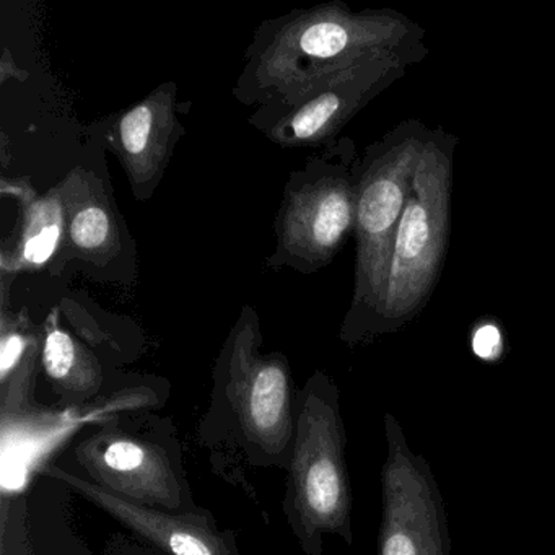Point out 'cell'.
I'll list each match as a JSON object with an SVG mask.
<instances>
[{
  "label": "cell",
  "instance_id": "1",
  "mask_svg": "<svg viewBox=\"0 0 555 555\" xmlns=\"http://www.w3.org/2000/svg\"><path fill=\"white\" fill-rule=\"evenodd\" d=\"M425 37L424 27L395 9L353 12L343 0L294 9L256 28L232 95L255 109L274 105L375 53L415 66L430 53Z\"/></svg>",
  "mask_w": 555,
  "mask_h": 555
},
{
  "label": "cell",
  "instance_id": "2",
  "mask_svg": "<svg viewBox=\"0 0 555 555\" xmlns=\"http://www.w3.org/2000/svg\"><path fill=\"white\" fill-rule=\"evenodd\" d=\"M262 343L261 318L245 305L214 363L197 438L214 457L232 453L248 466L287 470L297 395L287 356L266 353Z\"/></svg>",
  "mask_w": 555,
  "mask_h": 555
},
{
  "label": "cell",
  "instance_id": "3",
  "mask_svg": "<svg viewBox=\"0 0 555 555\" xmlns=\"http://www.w3.org/2000/svg\"><path fill=\"white\" fill-rule=\"evenodd\" d=\"M430 134L421 119H404L363 151L352 300L339 330L340 343L347 347L370 344L385 298L396 233Z\"/></svg>",
  "mask_w": 555,
  "mask_h": 555
},
{
  "label": "cell",
  "instance_id": "4",
  "mask_svg": "<svg viewBox=\"0 0 555 555\" xmlns=\"http://www.w3.org/2000/svg\"><path fill=\"white\" fill-rule=\"evenodd\" d=\"M340 392L323 370L297 392L295 440L287 467L284 508L305 555H324V535L352 545V489L346 461Z\"/></svg>",
  "mask_w": 555,
  "mask_h": 555
},
{
  "label": "cell",
  "instance_id": "5",
  "mask_svg": "<svg viewBox=\"0 0 555 555\" xmlns=\"http://www.w3.org/2000/svg\"><path fill=\"white\" fill-rule=\"evenodd\" d=\"M457 138L431 129L396 233L385 298L370 343L404 330L427 307L443 271L451 230Z\"/></svg>",
  "mask_w": 555,
  "mask_h": 555
},
{
  "label": "cell",
  "instance_id": "6",
  "mask_svg": "<svg viewBox=\"0 0 555 555\" xmlns=\"http://www.w3.org/2000/svg\"><path fill=\"white\" fill-rule=\"evenodd\" d=\"M359 154L340 135L288 175L274 219V248L266 266L311 275L323 271L356 232Z\"/></svg>",
  "mask_w": 555,
  "mask_h": 555
},
{
  "label": "cell",
  "instance_id": "7",
  "mask_svg": "<svg viewBox=\"0 0 555 555\" xmlns=\"http://www.w3.org/2000/svg\"><path fill=\"white\" fill-rule=\"evenodd\" d=\"M73 454L79 476L116 495L168 512L199 508L171 422L113 415L77 440Z\"/></svg>",
  "mask_w": 555,
  "mask_h": 555
},
{
  "label": "cell",
  "instance_id": "8",
  "mask_svg": "<svg viewBox=\"0 0 555 555\" xmlns=\"http://www.w3.org/2000/svg\"><path fill=\"white\" fill-rule=\"evenodd\" d=\"M405 70L404 61L395 54H370L282 102L256 108L248 125L275 147L318 151L339 139L344 128Z\"/></svg>",
  "mask_w": 555,
  "mask_h": 555
},
{
  "label": "cell",
  "instance_id": "9",
  "mask_svg": "<svg viewBox=\"0 0 555 555\" xmlns=\"http://www.w3.org/2000/svg\"><path fill=\"white\" fill-rule=\"evenodd\" d=\"M383 425L378 555H451L447 509L430 464L409 447L395 414L385 412Z\"/></svg>",
  "mask_w": 555,
  "mask_h": 555
},
{
  "label": "cell",
  "instance_id": "10",
  "mask_svg": "<svg viewBox=\"0 0 555 555\" xmlns=\"http://www.w3.org/2000/svg\"><path fill=\"white\" fill-rule=\"evenodd\" d=\"M56 188L66 217V240L56 264L63 268L80 261L105 281H122L118 264H134V245L113 199L108 178L80 165Z\"/></svg>",
  "mask_w": 555,
  "mask_h": 555
},
{
  "label": "cell",
  "instance_id": "11",
  "mask_svg": "<svg viewBox=\"0 0 555 555\" xmlns=\"http://www.w3.org/2000/svg\"><path fill=\"white\" fill-rule=\"evenodd\" d=\"M44 474L60 480L74 492L108 513L128 528L139 541L165 555H242L233 529L217 525L206 508L191 512H168L152 508L134 500L116 495L103 487L83 479L79 474L56 464L44 466Z\"/></svg>",
  "mask_w": 555,
  "mask_h": 555
},
{
  "label": "cell",
  "instance_id": "12",
  "mask_svg": "<svg viewBox=\"0 0 555 555\" xmlns=\"http://www.w3.org/2000/svg\"><path fill=\"white\" fill-rule=\"evenodd\" d=\"M103 147L116 155L139 203L160 186L184 128L178 118V87L167 82L103 122Z\"/></svg>",
  "mask_w": 555,
  "mask_h": 555
},
{
  "label": "cell",
  "instance_id": "13",
  "mask_svg": "<svg viewBox=\"0 0 555 555\" xmlns=\"http://www.w3.org/2000/svg\"><path fill=\"white\" fill-rule=\"evenodd\" d=\"M40 369L60 404L82 405L106 389L105 366L92 346L67 330L60 308L40 327Z\"/></svg>",
  "mask_w": 555,
  "mask_h": 555
},
{
  "label": "cell",
  "instance_id": "14",
  "mask_svg": "<svg viewBox=\"0 0 555 555\" xmlns=\"http://www.w3.org/2000/svg\"><path fill=\"white\" fill-rule=\"evenodd\" d=\"M2 193L21 204L17 238L11 248H2L0 256L2 274L17 275L56 261L66 240V217L57 188L37 194L28 184L4 178Z\"/></svg>",
  "mask_w": 555,
  "mask_h": 555
},
{
  "label": "cell",
  "instance_id": "15",
  "mask_svg": "<svg viewBox=\"0 0 555 555\" xmlns=\"http://www.w3.org/2000/svg\"><path fill=\"white\" fill-rule=\"evenodd\" d=\"M473 349L477 357L482 360H493L500 353V334L493 327H483V330L474 333Z\"/></svg>",
  "mask_w": 555,
  "mask_h": 555
},
{
  "label": "cell",
  "instance_id": "16",
  "mask_svg": "<svg viewBox=\"0 0 555 555\" xmlns=\"http://www.w3.org/2000/svg\"><path fill=\"white\" fill-rule=\"evenodd\" d=\"M106 555H165L155 551L151 545L139 544L134 539L125 538V535H116L106 545Z\"/></svg>",
  "mask_w": 555,
  "mask_h": 555
}]
</instances>
